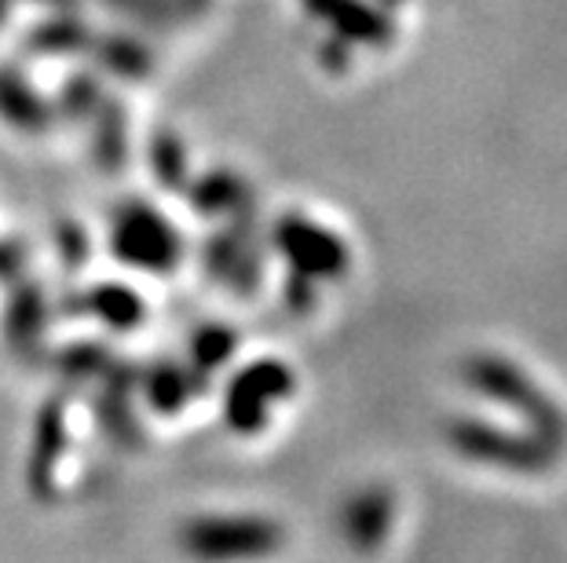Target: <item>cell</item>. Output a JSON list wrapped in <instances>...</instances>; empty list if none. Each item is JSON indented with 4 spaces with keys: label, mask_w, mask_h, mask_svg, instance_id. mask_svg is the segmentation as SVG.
Here are the masks:
<instances>
[{
    "label": "cell",
    "mask_w": 567,
    "mask_h": 563,
    "mask_svg": "<svg viewBox=\"0 0 567 563\" xmlns=\"http://www.w3.org/2000/svg\"><path fill=\"white\" fill-rule=\"evenodd\" d=\"M190 553L202 556H243V553H264L275 545V531L268 523L252 520H205L187 531Z\"/></svg>",
    "instance_id": "cell-3"
},
{
    "label": "cell",
    "mask_w": 567,
    "mask_h": 563,
    "mask_svg": "<svg viewBox=\"0 0 567 563\" xmlns=\"http://www.w3.org/2000/svg\"><path fill=\"white\" fill-rule=\"evenodd\" d=\"M451 439L468 458L502 465V469H520V472H542L546 465H553V447H560V442H553L546 436H505L502 428L473 425V421L457 425Z\"/></svg>",
    "instance_id": "cell-2"
},
{
    "label": "cell",
    "mask_w": 567,
    "mask_h": 563,
    "mask_svg": "<svg viewBox=\"0 0 567 563\" xmlns=\"http://www.w3.org/2000/svg\"><path fill=\"white\" fill-rule=\"evenodd\" d=\"M468 380H473L476 392H484L487 399L527 417V421L538 428V436H546L553 442L564 439L567 421H564L560 406L553 403L524 369L505 363L502 355H476V363H468Z\"/></svg>",
    "instance_id": "cell-1"
}]
</instances>
